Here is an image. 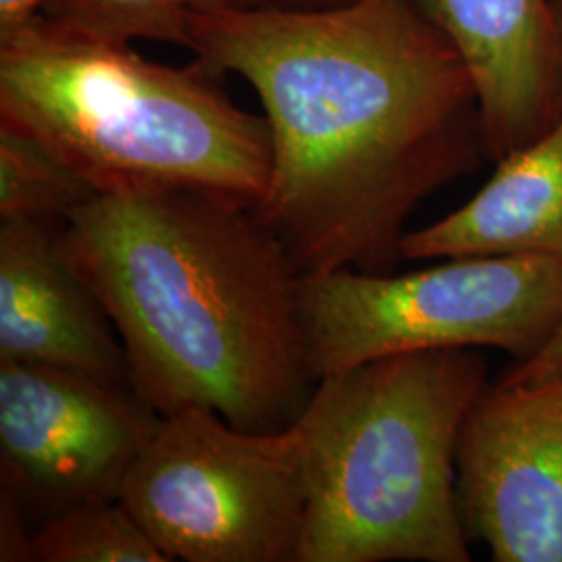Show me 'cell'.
Wrapping results in <instances>:
<instances>
[{
  "label": "cell",
  "instance_id": "cell-13",
  "mask_svg": "<svg viewBox=\"0 0 562 562\" xmlns=\"http://www.w3.org/2000/svg\"><path fill=\"white\" fill-rule=\"evenodd\" d=\"M30 562H169L117 498L67 506L32 531Z\"/></svg>",
  "mask_w": 562,
  "mask_h": 562
},
{
  "label": "cell",
  "instance_id": "cell-16",
  "mask_svg": "<svg viewBox=\"0 0 562 562\" xmlns=\"http://www.w3.org/2000/svg\"><path fill=\"white\" fill-rule=\"evenodd\" d=\"M562 375V322L542 348L529 357L527 361L517 362L508 373H504V382H536L546 378Z\"/></svg>",
  "mask_w": 562,
  "mask_h": 562
},
{
  "label": "cell",
  "instance_id": "cell-18",
  "mask_svg": "<svg viewBox=\"0 0 562 562\" xmlns=\"http://www.w3.org/2000/svg\"><path fill=\"white\" fill-rule=\"evenodd\" d=\"M352 0H223L227 7L240 9H278V11H322L348 4Z\"/></svg>",
  "mask_w": 562,
  "mask_h": 562
},
{
  "label": "cell",
  "instance_id": "cell-17",
  "mask_svg": "<svg viewBox=\"0 0 562 562\" xmlns=\"http://www.w3.org/2000/svg\"><path fill=\"white\" fill-rule=\"evenodd\" d=\"M50 0H0V38L36 20Z\"/></svg>",
  "mask_w": 562,
  "mask_h": 562
},
{
  "label": "cell",
  "instance_id": "cell-15",
  "mask_svg": "<svg viewBox=\"0 0 562 562\" xmlns=\"http://www.w3.org/2000/svg\"><path fill=\"white\" fill-rule=\"evenodd\" d=\"M27 513L20 496L9 487L0 485V561L30 562L32 531L27 529Z\"/></svg>",
  "mask_w": 562,
  "mask_h": 562
},
{
  "label": "cell",
  "instance_id": "cell-11",
  "mask_svg": "<svg viewBox=\"0 0 562 562\" xmlns=\"http://www.w3.org/2000/svg\"><path fill=\"white\" fill-rule=\"evenodd\" d=\"M482 190L431 225L406 232L402 259L542 257L562 261V115L496 161Z\"/></svg>",
  "mask_w": 562,
  "mask_h": 562
},
{
  "label": "cell",
  "instance_id": "cell-6",
  "mask_svg": "<svg viewBox=\"0 0 562 562\" xmlns=\"http://www.w3.org/2000/svg\"><path fill=\"white\" fill-rule=\"evenodd\" d=\"M117 501L169 562H299L301 425L248 431L202 406L161 415Z\"/></svg>",
  "mask_w": 562,
  "mask_h": 562
},
{
  "label": "cell",
  "instance_id": "cell-2",
  "mask_svg": "<svg viewBox=\"0 0 562 562\" xmlns=\"http://www.w3.org/2000/svg\"><path fill=\"white\" fill-rule=\"evenodd\" d=\"M65 259L120 334L132 387L248 431L299 423L315 392L302 271L246 202L196 190L101 192L60 227Z\"/></svg>",
  "mask_w": 562,
  "mask_h": 562
},
{
  "label": "cell",
  "instance_id": "cell-3",
  "mask_svg": "<svg viewBox=\"0 0 562 562\" xmlns=\"http://www.w3.org/2000/svg\"><path fill=\"white\" fill-rule=\"evenodd\" d=\"M487 385L480 348L392 355L322 378L299 425V562H467L457 446Z\"/></svg>",
  "mask_w": 562,
  "mask_h": 562
},
{
  "label": "cell",
  "instance_id": "cell-5",
  "mask_svg": "<svg viewBox=\"0 0 562 562\" xmlns=\"http://www.w3.org/2000/svg\"><path fill=\"white\" fill-rule=\"evenodd\" d=\"M313 378L392 355L498 348L533 357L562 322V261L457 257L404 276L340 269L301 280Z\"/></svg>",
  "mask_w": 562,
  "mask_h": 562
},
{
  "label": "cell",
  "instance_id": "cell-14",
  "mask_svg": "<svg viewBox=\"0 0 562 562\" xmlns=\"http://www.w3.org/2000/svg\"><path fill=\"white\" fill-rule=\"evenodd\" d=\"M99 192L42 142L0 123V220H59Z\"/></svg>",
  "mask_w": 562,
  "mask_h": 562
},
{
  "label": "cell",
  "instance_id": "cell-8",
  "mask_svg": "<svg viewBox=\"0 0 562 562\" xmlns=\"http://www.w3.org/2000/svg\"><path fill=\"white\" fill-rule=\"evenodd\" d=\"M457 496L496 562H562V375L485 385L462 422Z\"/></svg>",
  "mask_w": 562,
  "mask_h": 562
},
{
  "label": "cell",
  "instance_id": "cell-9",
  "mask_svg": "<svg viewBox=\"0 0 562 562\" xmlns=\"http://www.w3.org/2000/svg\"><path fill=\"white\" fill-rule=\"evenodd\" d=\"M59 220H0V361L41 362L132 387L120 334L60 250Z\"/></svg>",
  "mask_w": 562,
  "mask_h": 562
},
{
  "label": "cell",
  "instance_id": "cell-12",
  "mask_svg": "<svg viewBox=\"0 0 562 562\" xmlns=\"http://www.w3.org/2000/svg\"><path fill=\"white\" fill-rule=\"evenodd\" d=\"M223 0H50L36 21L53 34L99 44L167 42L190 48L192 13Z\"/></svg>",
  "mask_w": 562,
  "mask_h": 562
},
{
  "label": "cell",
  "instance_id": "cell-1",
  "mask_svg": "<svg viewBox=\"0 0 562 562\" xmlns=\"http://www.w3.org/2000/svg\"><path fill=\"white\" fill-rule=\"evenodd\" d=\"M190 50L261 101L271 176L252 209L302 276L392 271L417 206L490 157L475 81L429 0L209 7Z\"/></svg>",
  "mask_w": 562,
  "mask_h": 562
},
{
  "label": "cell",
  "instance_id": "cell-19",
  "mask_svg": "<svg viewBox=\"0 0 562 562\" xmlns=\"http://www.w3.org/2000/svg\"><path fill=\"white\" fill-rule=\"evenodd\" d=\"M559 18H561V32H562V15H561V11H559Z\"/></svg>",
  "mask_w": 562,
  "mask_h": 562
},
{
  "label": "cell",
  "instance_id": "cell-4",
  "mask_svg": "<svg viewBox=\"0 0 562 562\" xmlns=\"http://www.w3.org/2000/svg\"><path fill=\"white\" fill-rule=\"evenodd\" d=\"M217 81L199 60L169 67L36 20L0 38V123L42 142L99 194L196 190L261 201L269 125Z\"/></svg>",
  "mask_w": 562,
  "mask_h": 562
},
{
  "label": "cell",
  "instance_id": "cell-10",
  "mask_svg": "<svg viewBox=\"0 0 562 562\" xmlns=\"http://www.w3.org/2000/svg\"><path fill=\"white\" fill-rule=\"evenodd\" d=\"M475 81L487 155L542 136L562 115V32L552 0H429Z\"/></svg>",
  "mask_w": 562,
  "mask_h": 562
},
{
  "label": "cell",
  "instance_id": "cell-7",
  "mask_svg": "<svg viewBox=\"0 0 562 562\" xmlns=\"http://www.w3.org/2000/svg\"><path fill=\"white\" fill-rule=\"evenodd\" d=\"M161 415L134 387L41 362L0 361V467L41 522L67 506L120 498Z\"/></svg>",
  "mask_w": 562,
  "mask_h": 562
}]
</instances>
